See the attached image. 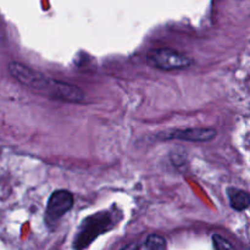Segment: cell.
<instances>
[{
  "label": "cell",
  "instance_id": "1",
  "mask_svg": "<svg viewBox=\"0 0 250 250\" xmlns=\"http://www.w3.org/2000/svg\"><path fill=\"white\" fill-rule=\"evenodd\" d=\"M9 72L22 85L49 99L77 104L82 103L85 98V93L77 85L46 77L39 71L19 61H11L9 63Z\"/></svg>",
  "mask_w": 250,
  "mask_h": 250
},
{
  "label": "cell",
  "instance_id": "2",
  "mask_svg": "<svg viewBox=\"0 0 250 250\" xmlns=\"http://www.w3.org/2000/svg\"><path fill=\"white\" fill-rule=\"evenodd\" d=\"M146 62L163 71L185 70L193 65V60L186 54L168 48L151 49L146 53Z\"/></svg>",
  "mask_w": 250,
  "mask_h": 250
},
{
  "label": "cell",
  "instance_id": "3",
  "mask_svg": "<svg viewBox=\"0 0 250 250\" xmlns=\"http://www.w3.org/2000/svg\"><path fill=\"white\" fill-rule=\"evenodd\" d=\"M73 207L72 193L65 189L55 190L50 195L46 207V216L51 221L59 220L67 211H70Z\"/></svg>",
  "mask_w": 250,
  "mask_h": 250
},
{
  "label": "cell",
  "instance_id": "4",
  "mask_svg": "<svg viewBox=\"0 0 250 250\" xmlns=\"http://www.w3.org/2000/svg\"><path fill=\"white\" fill-rule=\"evenodd\" d=\"M217 136V132L214 128H185V129H172L167 133H163V139H177V141L195 142V143H204L210 142Z\"/></svg>",
  "mask_w": 250,
  "mask_h": 250
},
{
  "label": "cell",
  "instance_id": "5",
  "mask_svg": "<svg viewBox=\"0 0 250 250\" xmlns=\"http://www.w3.org/2000/svg\"><path fill=\"white\" fill-rule=\"evenodd\" d=\"M227 197H229V205L237 211H243L248 209L250 204V197L248 193L243 189L234 187L227 188Z\"/></svg>",
  "mask_w": 250,
  "mask_h": 250
},
{
  "label": "cell",
  "instance_id": "6",
  "mask_svg": "<svg viewBox=\"0 0 250 250\" xmlns=\"http://www.w3.org/2000/svg\"><path fill=\"white\" fill-rule=\"evenodd\" d=\"M146 250H165L166 241L164 237L159 236V234H151L146 239Z\"/></svg>",
  "mask_w": 250,
  "mask_h": 250
},
{
  "label": "cell",
  "instance_id": "7",
  "mask_svg": "<svg viewBox=\"0 0 250 250\" xmlns=\"http://www.w3.org/2000/svg\"><path fill=\"white\" fill-rule=\"evenodd\" d=\"M212 242H214L215 250H236L231 244V242H229L226 238L220 236V234H214L212 236Z\"/></svg>",
  "mask_w": 250,
  "mask_h": 250
},
{
  "label": "cell",
  "instance_id": "8",
  "mask_svg": "<svg viewBox=\"0 0 250 250\" xmlns=\"http://www.w3.org/2000/svg\"><path fill=\"white\" fill-rule=\"evenodd\" d=\"M122 250H139V248H138V246H137V244H129V246L125 247V248Z\"/></svg>",
  "mask_w": 250,
  "mask_h": 250
}]
</instances>
